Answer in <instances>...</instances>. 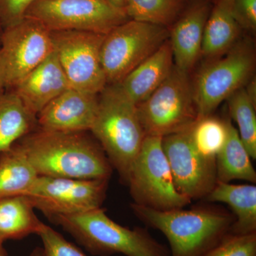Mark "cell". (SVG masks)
<instances>
[{
  "instance_id": "obj_1",
  "label": "cell",
  "mask_w": 256,
  "mask_h": 256,
  "mask_svg": "<svg viewBox=\"0 0 256 256\" xmlns=\"http://www.w3.org/2000/svg\"><path fill=\"white\" fill-rule=\"evenodd\" d=\"M86 132L36 128L16 143L38 176L109 180L114 168L100 144Z\"/></svg>"
},
{
  "instance_id": "obj_2",
  "label": "cell",
  "mask_w": 256,
  "mask_h": 256,
  "mask_svg": "<svg viewBox=\"0 0 256 256\" xmlns=\"http://www.w3.org/2000/svg\"><path fill=\"white\" fill-rule=\"evenodd\" d=\"M143 223L162 232L170 244V256H204L226 235L235 218L208 208L160 210L132 204Z\"/></svg>"
},
{
  "instance_id": "obj_3",
  "label": "cell",
  "mask_w": 256,
  "mask_h": 256,
  "mask_svg": "<svg viewBox=\"0 0 256 256\" xmlns=\"http://www.w3.org/2000/svg\"><path fill=\"white\" fill-rule=\"evenodd\" d=\"M90 132L124 182L146 138L137 106L118 84L99 94L98 109Z\"/></svg>"
},
{
  "instance_id": "obj_4",
  "label": "cell",
  "mask_w": 256,
  "mask_h": 256,
  "mask_svg": "<svg viewBox=\"0 0 256 256\" xmlns=\"http://www.w3.org/2000/svg\"><path fill=\"white\" fill-rule=\"evenodd\" d=\"M92 255L170 256L169 250L146 229L120 225L104 208L60 216L52 220Z\"/></svg>"
},
{
  "instance_id": "obj_5",
  "label": "cell",
  "mask_w": 256,
  "mask_h": 256,
  "mask_svg": "<svg viewBox=\"0 0 256 256\" xmlns=\"http://www.w3.org/2000/svg\"><path fill=\"white\" fill-rule=\"evenodd\" d=\"M137 109L146 136L162 138L188 130L198 119L188 73L174 66L168 78Z\"/></svg>"
},
{
  "instance_id": "obj_6",
  "label": "cell",
  "mask_w": 256,
  "mask_h": 256,
  "mask_svg": "<svg viewBox=\"0 0 256 256\" xmlns=\"http://www.w3.org/2000/svg\"><path fill=\"white\" fill-rule=\"evenodd\" d=\"M134 204L160 210L183 208L191 200L175 186L162 138L146 136L127 182Z\"/></svg>"
},
{
  "instance_id": "obj_7",
  "label": "cell",
  "mask_w": 256,
  "mask_h": 256,
  "mask_svg": "<svg viewBox=\"0 0 256 256\" xmlns=\"http://www.w3.org/2000/svg\"><path fill=\"white\" fill-rule=\"evenodd\" d=\"M255 65V52L248 42L236 44L206 64L192 84L198 119L212 114L223 101L246 85Z\"/></svg>"
},
{
  "instance_id": "obj_8",
  "label": "cell",
  "mask_w": 256,
  "mask_h": 256,
  "mask_svg": "<svg viewBox=\"0 0 256 256\" xmlns=\"http://www.w3.org/2000/svg\"><path fill=\"white\" fill-rule=\"evenodd\" d=\"M169 38L165 26L132 20L111 30L105 35L100 50L108 85L120 84Z\"/></svg>"
},
{
  "instance_id": "obj_9",
  "label": "cell",
  "mask_w": 256,
  "mask_h": 256,
  "mask_svg": "<svg viewBox=\"0 0 256 256\" xmlns=\"http://www.w3.org/2000/svg\"><path fill=\"white\" fill-rule=\"evenodd\" d=\"M25 18L50 32L82 31L107 34L130 20L124 10L109 0H36Z\"/></svg>"
},
{
  "instance_id": "obj_10",
  "label": "cell",
  "mask_w": 256,
  "mask_h": 256,
  "mask_svg": "<svg viewBox=\"0 0 256 256\" xmlns=\"http://www.w3.org/2000/svg\"><path fill=\"white\" fill-rule=\"evenodd\" d=\"M52 32L34 18H24L3 30L0 42V80L12 90L54 52Z\"/></svg>"
},
{
  "instance_id": "obj_11",
  "label": "cell",
  "mask_w": 256,
  "mask_h": 256,
  "mask_svg": "<svg viewBox=\"0 0 256 256\" xmlns=\"http://www.w3.org/2000/svg\"><path fill=\"white\" fill-rule=\"evenodd\" d=\"M109 180H79L38 176L25 194L35 210L50 220L100 208Z\"/></svg>"
},
{
  "instance_id": "obj_12",
  "label": "cell",
  "mask_w": 256,
  "mask_h": 256,
  "mask_svg": "<svg viewBox=\"0 0 256 256\" xmlns=\"http://www.w3.org/2000/svg\"><path fill=\"white\" fill-rule=\"evenodd\" d=\"M105 35L82 31L52 32L56 54L70 87L99 94L108 85L100 58Z\"/></svg>"
},
{
  "instance_id": "obj_13",
  "label": "cell",
  "mask_w": 256,
  "mask_h": 256,
  "mask_svg": "<svg viewBox=\"0 0 256 256\" xmlns=\"http://www.w3.org/2000/svg\"><path fill=\"white\" fill-rule=\"evenodd\" d=\"M188 130L162 138V146L176 190L192 201L205 198L214 188L217 178L216 160L197 151Z\"/></svg>"
},
{
  "instance_id": "obj_14",
  "label": "cell",
  "mask_w": 256,
  "mask_h": 256,
  "mask_svg": "<svg viewBox=\"0 0 256 256\" xmlns=\"http://www.w3.org/2000/svg\"><path fill=\"white\" fill-rule=\"evenodd\" d=\"M98 102L99 94L69 88L36 114V128L60 132L90 131Z\"/></svg>"
},
{
  "instance_id": "obj_15",
  "label": "cell",
  "mask_w": 256,
  "mask_h": 256,
  "mask_svg": "<svg viewBox=\"0 0 256 256\" xmlns=\"http://www.w3.org/2000/svg\"><path fill=\"white\" fill-rule=\"evenodd\" d=\"M72 88L54 50L10 92L36 116L54 99Z\"/></svg>"
},
{
  "instance_id": "obj_16",
  "label": "cell",
  "mask_w": 256,
  "mask_h": 256,
  "mask_svg": "<svg viewBox=\"0 0 256 256\" xmlns=\"http://www.w3.org/2000/svg\"><path fill=\"white\" fill-rule=\"evenodd\" d=\"M210 14L208 4L194 5L176 22L170 32L174 66L186 73L202 56L204 31Z\"/></svg>"
},
{
  "instance_id": "obj_17",
  "label": "cell",
  "mask_w": 256,
  "mask_h": 256,
  "mask_svg": "<svg viewBox=\"0 0 256 256\" xmlns=\"http://www.w3.org/2000/svg\"><path fill=\"white\" fill-rule=\"evenodd\" d=\"M170 40L118 84L136 106L146 100L168 78L174 67Z\"/></svg>"
},
{
  "instance_id": "obj_18",
  "label": "cell",
  "mask_w": 256,
  "mask_h": 256,
  "mask_svg": "<svg viewBox=\"0 0 256 256\" xmlns=\"http://www.w3.org/2000/svg\"><path fill=\"white\" fill-rule=\"evenodd\" d=\"M205 198L208 202L228 205L235 215L228 233L248 235L256 233V186L217 181Z\"/></svg>"
},
{
  "instance_id": "obj_19",
  "label": "cell",
  "mask_w": 256,
  "mask_h": 256,
  "mask_svg": "<svg viewBox=\"0 0 256 256\" xmlns=\"http://www.w3.org/2000/svg\"><path fill=\"white\" fill-rule=\"evenodd\" d=\"M240 28L227 0H218L205 24L202 56L212 60L225 54L236 44Z\"/></svg>"
},
{
  "instance_id": "obj_20",
  "label": "cell",
  "mask_w": 256,
  "mask_h": 256,
  "mask_svg": "<svg viewBox=\"0 0 256 256\" xmlns=\"http://www.w3.org/2000/svg\"><path fill=\"white\" fill-rule=\"evenodd\" d=\"M35 208L25 195L6 197L0 200V238L21 240L37 234L43 222L37 218Z\"/></svg>"
},
{
  "instance_id": "obj_21",
  "label": "cell",
  "mask_w": 256,
  "mask_h": 256,
  "mask_svg": "<svg viewBox=\"0 0 256 256\" xmlns=\"http://www.w3.org/2000/svg\"><path fill=\"white\" fill-rule=\"evenodd\" d=\"M226 124V141L216 158L217 181L230 182L234 180H242L255 184L256 172L252 158L242 144L236 128L228 118Z\"/></svg>"
},
{
  "instance_id": "obj_22",
  "label": "cell",
  "mask_w": 256,
  "mask_h": 256,
  "mask_svg": "<svg viewBox=\"0 0 256 256\" xmlns=\"http://www.w3.org/2000/svg\"><path fill=\"white\" fill-rule=\"evenodd\" d=\"M36 128V116L14 92L0 94V153Z\"/></svg>"
},
{
  "instance_id": "obj_23",
  "label": "cell",
  "mask_w": 256,
  "mask_h": 256,
  "mask_svg": "<svg viewBox=\"0 0 256 256\" xmlns=\"http://www.w3.org/2000/svg\"><path fill=\"white\" fill-rule=\"evenodd\" d=\"M18 143L0 153V200L25 195L38 178Z\"/></svg>"
},
{
  "instance_id": "obj_24",
  "label": "cell",
  "mask_w": 256,
  "mask_h": 256,
  "mask_svg": "<svg viewBox=\"0 0 256 256\" xmlns=\"http://www.w3.org/2000/svg\"><path fill=\"white\" fill-rule=\"evenodd\" d=\"M229 114L238 126L239 136L252 160H256V100L245 87L239 89L226 100Z\"/></svg>"
},
{
  "instance_id": "obj_25",
  "label": "cell",
  "mask_w": 256,
  "mask_h": 256,
  "mask_svg": "<svg viewBox=\"0 0 256 256\" xmlns=\"http://www.w3.org/2000/svg\"><path fill=\"white\" fill-rule=\"evenodd\" d=\"M181 0H126L124 12L130 20L169 26L178 18Z\"/></svg>"
},
{
  "instance_id": "obj_26",
  "label": "cell",
  "mask_w": 256,
  "mask_h": 256,
  "mask_svg": "<svg viewBox=\"0 0 256 256\" xmlns=\"http://www.w3.org/2000/svg\"><path fill=\"white\" fill-rule=\"evenodd\" d=\"M190 138L197 151L205 158L215 160L226 141V119L212 114L197 120L188 130Z\"/></svg>"
},
{
  "instance_id": "obj_27",
  "label": "cell",
  "mask_w": 256,
  "mask_h": 256,
  "mask_svg": "<svg viewBox=\"0 0 256 256\" xmlns=\"http://www.w3.org/2000/svg\"><path fill=\"white\" fill-rule=\"evenodd\" d=\"M204 256H256V233H228Z\"/></svg>"
},
{
  "instance_id": "obj_28",
  "label": "cell",
  "mask_w": 256,
  "mask_h": 256,
  "mask_svg": "<svg viewBox=\"0 0 256 256\" xmlns=\"http://www.w3.org/2000/svg\"><path fill=\"white\" fill-rule=\"evenodd\" d=\"M37 236L41 238L44 256H88L62 234L44 223Z\"/></svg>"
},
{
  "instance_id": "obj_29",
  "label": "cell",
  "mask_w": 256,
  "mask_h": 256,
  "mask_svg": "<svg viewBox=\"0 0 256 256\" xmlns=\"http://www.w3.org/2000/svg\"><path fill=\"white\" fill-rule=\"evenodd\" d=\"M36 0H0V22L3 30L13 26L25 18Z\"/></svg>"
},
{
  "instance_id": "obj_30",
  "label": "cell",
  "mask_w": 256,
  "mask_h": 256,
  "mask_svg": "<svg viewBox=\"0 0 256 256\" xmlns=\"http://www.w3.org/2000/svg\"><path fill=\"white\" fill-rule=\"evenodd\" d=\"M236 21L242 28H256V0H227Z\"/></svg>"
},
{
  "instance_id": "obj_31",
  "label": "cell",
  "mask_w": 256,
  "mask_h": 256,
  "mask_svg": "<svg viewBox=\"0 0 256 256\" xmlns=\"http://www.w3.org/2000/svg\"><path fill=\"white\" fill-rule=\"evenodd\" d=\"M109 1H110L111 3H112L114 6H117V8L124 10L126 0H109Z\"/></svg>"
},
{
  "instance_id": "obj_32",
  "label": "cell",
  "mask_w": 256,
  "mask_h": 256,
  "mask_svg": "<svg viewBox=\"0 0 256 256\" xmlns=\"http://www.w3.org/2000/svg\"><path fill=\"white\" fill-rule=\"evenodd\" d=\"M28 256H44V254L42 248L36 247V248L32 250L31 254Z\"/></svg>"
},
{
  "instance_id": "obj_33",
  "label": "cell",
  "mask_w": 256,
  "mask_h": 256,
  "mask_svg": "<svg viewBox=\"0 0 256 256\" xmlns=\"http://www.w3.org/2000/svg\"><path fill=\"white\" fill-rule=\"evenodd\" d=\"M4 242V240L0 238V256H8L6 250H5L4 246H3Z\"/></svg>"
},
{
  "instance_id": "obj_34",
  "label": "cell",
  "mask_w": 256,
  "mask_h": 256,
  "mask_svg": "<svg viewBox=\"0 0 256 256\" xmlns=\"http://www.w3.org/2000/svg\"><path fill=\"white\" fill-rule=\"evenodd\" d=\"M5 92L4 87H3L2 84L1 80H0V94H2Z\"/></svg>"
},
{
  "instance_id": "obj_35",
  "label": "cell",
  "mask_w": 256,
  "mask_h": 256,
  "mask_svg": "<svg viewBox=\"0 0 256 256\" xmlns=\"http://www.w3.org/2000/svg\"><path fill=\"white\" fill-rule=\"evenodd\" d=\"M3 28L2 26L1 22H0V42H1L2 34Z\"/></svg>"
},
{
  "instance_id": "obj_36",
  "label": "cell",
  "mask_w": 256,
  "mask_h": 256,
  "mask_svg": "<svg viewBox=\"0 0 256 256\" xmlns=\"http://www.w3.org/2000/svg\"><path fill=\"white\" fill-rule=\"evenodd\" d=\"M217 1H218V0H217Z\"/></svg>"
},
{
  "instance_id": "obj_37",
  "label": "cell",
  "mask_w": 256,
  "mask_h": 256,
  "mask_svg": "<svg viewBox=\"0 0 256 256\" xmlns=\"http://www.w3.org/2000/svg\"></svg>"
}]
</instances>
